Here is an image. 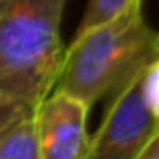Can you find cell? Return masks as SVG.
<instances>
[{
  "mask_svg": "<svg viewBox=\"0 0 159 159\" xmlns=\"http://www.w3.org/2000/svg\"><path fill=\"white\" fill-rule=\"evenodd\" d=\"M89 105L62 91H51L34 113L36 149L40 159H87Z\"/></svg>",
  "mask_w": 159,
  "mask_h": 159,
  "instance_id": "obj_4",
  "label": "cell"
},
{
  "mask_svg": "<svg viewBox=\"0 0 159 159\" xmlns=\"http://www.w3.org/2000/svg\"><path fill=\"white\" fill-rule=\"evenodd\" d=\"M157 54L159 32L145 22L143 0H131L109 20L75 34L52 91L91 107L107 93L115 95Z\"/></svg>",
  "mask_w": 159,
  "mask_h": 159,
  "instance_id": "obj_1",
  "label": "cell"
},
{
  "mask_svg": "<svg viewBox=\"0 0 159 159\" xmlns=\"http://www.w3.org/2000/svg\"><path fill=\"white\" fill-rule=\"evenodd\" d=\"M139 159H159V131L153 135V139L147 143Z\"/></svg>",
  "mask_w": 159,
  "mask_h": 159,
  "instance_id": "obj_9",
  "label": "cell"
},
{
  "mask_svg": "<svg viewBox=\"0 0 159 159\" xmlns=\"http://www.w3.org/2000/svg\"><path fill=\"white\" fill-rule=\"evenodd\" d=\"M141 95L149 113L159 121V54L145 65L141 73Z\"/></svg>",
  "mask_w": 159,
  "mask_h": 159,
  "instance_id": "obj_8",
  "label": "cell"
},
{
  "mask_svg": "<svg viewBox=\"0 0 159 159\" xmlns=\"http://www.w3.org/2000/svg\"><path fill=\"white\" fill-rule=\"evenodd\" d=\"M141 73L113 95L101 127L91 137L87 159H139L159 131V121L141 95Z\"/></svg>",
  "mask_w": 159,
  "mask_h": 159,
  "instance_id": "obj_3",
  "label": "cell"
},
{
  "mask_svg": "<svg viewBox=\"0 0 159 159\" xmlns=\"http://www.w3.org/2000/svg\"><path fill=\"white\" fill-rule=\"evenodd\" d=\"M131 0H91L89 6L85 10V16H83L81 24H79L77 32L87 30V28L95 26L99 22H105L111 16H115L119 10H123Z\"/></svg>",
  "mask_w": 159,
  "mask_h": 159,
  "instance_id": "obj_7",
  "label": "cell"
},
{
  "mask_svg": "<svg viewBox=\"0 0 159 159\" xmlns=\"http://www.w3.org/2000/svg\"><path fill=\"white\" fill-rule=\"evenodd\" d=\"M36 109L39 105H34V103L0 91V137L16 123L24 121L26 117H32Z\"/></svg>",
  "mask_w": 159,
  "mask_h": 159,
  "instance_id": "obj_6",
  "label": "cell"
},
{
  "mask_svg": "<svg viewBox=\"0 0 159 159\" xmlns=\"http://www.w3.org/2000/svg\"><path fill=\"white\" fill-rule=\"evenodd\" d=\"M0 159H40L36 149L34 115L16 123L0 137Z\"/></svg>",
  "mask_w": 159,
  "mask_h": 159,
  "instance_id": "obj_5",
  "label": "cell"
},
{
  "mask_svg": "<svg viewBox=\"0 0 159 159\" xmlns=\"http://www.w3.org/2000/svg\"><path fill=\"white\" fill-rule=\"evenodd\" d=\"M66 0H0V91L40 105L57 85Z\"/></svg>",
  "mask_w": 159,
  "mask_h": 159,
  "instance_id": "obj_2",
  "label": "cell"
}]
</instances>
